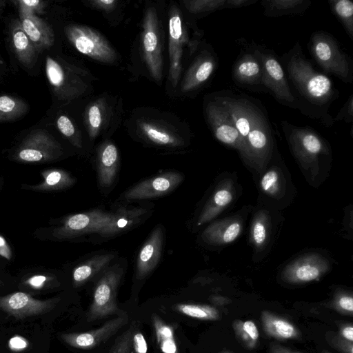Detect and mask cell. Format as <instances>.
Here are the masks:
<instances>
[{
  "label": "cell",
  "mask_w": 353,
  "mask_h": 353,
  "mask_svg": "<svg viewBox=\"0 0 353 353\" xmlns=\"http://www.w3.org/2000/svg\"><path fill=\"white\" fill-rule=\"evenodd\" d=\"M279 59L296 100V110L324 127H332L334 123L330 108L339 97L332 80L315 69L299 41Z\"/></svg>",
  "instance_id": "cell-1"
},
{
  "label": "cell",
  "mask_w": 353,
  "mask_h": 353,
  "mask_svg": "<svg viewBox=\"0 0 353 353\" xmlns=\"http://www.w3.org/2000/svg\"><path fill=\"white\" fill-rule=\"evenodd\" d=\"M307 47L314 61L323 72L334 75L345 83H352V58L332 34L323 30L314 32Z\"/></svg>",
  "instance_id": "cell-2"
},
{
  "label": "cell",
  "mask_w": 353,
  "mask_h": 353,
  "mask_svg": "<svg viewBox=\"0 0 353 353\" xmlns=\"http://www.w3.org/2000/svg\"><path fill=\"white\" fill-rule=\"evenodd\" d=\"M112 212L101 209L70 214L54 221L48 227L39 228L34 236L41 241H61L94 233L110 219Z\"/></svg>",
  "instance_id": "cell-3"
},
{
  "label": "cell",
  "mask_w": 353,
  "mask_h": 353,
  "mask_svg": "<svg viewBox=\"0 0 353 353\" xmlns=\"http://www.w3.org/2000/svg\"><path fill=\"white\" fill-rule=\"evenodd\" d=\"M251 46L261 62L262 84L266 92L280 104L296 110V100L278 55L272 50L254 41Z\"/></svg>",
  "instance_id": "cell-4"
},
{
  "label": "cell",
  "mask_w": 353,
  "mask_h": 353,
  "mask_svg": "<svg viewBox=\"0 0 353 353\" xmlns=\"http://www.w3.org/2000/svg\"><path fill=\"white\" fill-rule=\"evenodd\" d=\"M61 144L47 130L30 132L9 154V159L19 163L43 164L61 158Z\"/></svg>",
  "instance_id": "cell-5"
},
{
  "label": "cell",
  "mask_w": 353,
  "mask_h": 353,
  "mask_svg": "<svg viewBox=\"0 0 353 353\" xmlns=\"http://www.w3.org/2000/svg\"><path fill=\"white\" fill-rule=\"evenodd\" d=\"M123 274V268L119 265L104 271L94 289L93 299L87 314L88 321L106 318L118 311L116 297Z\"/></svg>",
  "instance_id": "cell-6"
},
{
  "label": "cell",
  "mask_w": 353,
  "mask_h": 353,
  "mask_svg": "<svg viewBox=\"0 0 353 353\" xmlns=\"http://www.w3.org/2000/svg\"><path fill=\"white\" fill-rule=\"evenodd\" d=\"M65 34L75 49L94 60L112 63L117 53L108 40L98 31L90 27L71 24L67 26Z\"/></svg>",
  "instance_id": "cell-7"
},
{
  "label": "cell",
  "mask_w": 353,
  "mask_h": 353,
  "mask_svg": "<svg viewBox=\"0 0 353 353\" xmlns=\"http://www.w3.org/2000/svg\"><path fill=\"white\" fill-rule=\"evenodd\" d=\"M142 49L144 61L151 76L161 81L163 59L161 32L156 10L150 7L145 12L143 23Z\"/></svg>",
  "instance_id": "cell-8"
},
{
  "label": "cell",
  "mask_w": 353,
  "mask_h": 353,
  "mask_svg": "<svg viewBox=\"0 0 353 353\" xmlns=\"http://www.w3.org/2000/svg\"><path fill=\"white\" fill-rule=\"evenodd\" d=\"M204 114L214 137L221 143L239 150L240 138L233 120L214 94L205 100Z\"/></svg>",
  "instance_id": "cell-9"
},
{
  "label": "cell",
  "mask_w": 353,
  "mask_h": 353,
  "mask_svg": "<svg viewBox=\"0 0 353 353\" xmlns=\"http://www.w3.org/2000/svg\"><path fill=\"white\" fill-rule=\"evenodd\" d=\"M232 79L234 84L252 92H266L262 84V65L251 44L245 46L232 65Z\"/></svg>",
  "instance_id": "cell-10"
},
{
  "label": "cell",
  "mask_w": 353,
  "mask_h": 353,
  "mask_svg": "<svg viewBox=\"0 0 353 353\" xmlns=\"http://www.w3.org/2000/svg\"><path fill=\"white\" fill-rule=\"evenodd\" d=\"M45 70L48 81L58 98L72 99L83 92L82 81L63 61L48 56Z\"/></svg>",
  "instance_id": "cell-11"
},
{
  "label": "cell",
  "mask_w": 353,
  "mask_h": 353,
  "mask_svg": "<svg viewBox=\"0 0 353 353\" xmlns=\"http://www.w3.org/2000/svg\"><path fill=\"white\" fill-rule=\"evenodd\" d=\"M59 301V297L39 300L25 292H14L0 296V310L17 319H23L51 311Z\"/></svg>",
  "instance_id": "cell-12"
},
{
  "label": "cell",
  "mask_w": 353,
  "mask_h": 353,
  "mask_svg": "<svg viewBox=\"0 0 353 353\" xmlns=\"http://www.w3.org/2000/svg\"><path fill=\"white\" fill-rule=\"evenodd\" d=\"M177 172H166L142 181L127 190L121 198L127 201L152 199L174 190L183 181Z\"/></svg>",
  "instance_id": "cell-13"
},
{
  "label": "cell",
  "mask_w": 353,
  "mask_h": 353,
  "mask_svg": "<svg viewBox=\"0 0 353 353\" xmlns=\"http://www.w3.org/2000/svg\"><path fill=\"white\" fill-rule=\"evenodd\" d=\"M128 321L126 313L106 321L101 327L81 333L61 334V339L69 345L79 349H92L105 342Z\"/></svg>",
  "instance_id": "cell-14"
},
{
  "label": "cell",
  "mask_w": 353,
  "mask_h": 353,
  "mask_svg": "<svg viewBox=\"0 0 353 353\" xmlns=\"http://www.w3.org/2000/svg\"><path fill=\"white\" fill-rule=\"evenodd\" d=\"M217 66L218 57L213 49L210 47L202 49L182 81V92L200 89L210 81Z\"/></svg>",
  "instance_id": "cell-15"
},
{
  "label": "cell",
  "mask_w": 353,
  "mask_h": 353,
  "mask_svg": "<svg viewBox=\"0 0 353 353\" xmlns=\"http://www.w3.org/2000/svg\"><path fill=\"white\" fill-rule=\"evenodd\" d=\"M187 40L180 13L177 8L173 7L169 19V77L174 88L176 86L181 73L183 46Z\"/></svg>",
  "instance_id": "cell-16"
},
{
  "label": "cell",
  "mask_w": 353,
  "mask_h": 353,
  "mask_svg": "<svg viewBox=\"0 0 353 353\" xmlns=\"http://www.w3.org/2000/svg\"><path fill=\"white\" fill-rule=\"evenodd\" d=\"M163 230L157 225L141 248L136 263V276L143 279L157 267L161 256Z\"/></svg>",
  "instance_id": "cell-17"
},
{
  "label": "cell",
  "mask_w": 353,
  "mask_h": 353,
  "mask_svg": "<svg viewBox=\"0 0 353 353\" xmlns=\"http://www.w3.org/2000/svg\"><path fill=\"white\" fill-rule=\"evenodd\" d=\"M19 10L22 29L38 52L51 47L54 35L50 26L35 14L21 8Z\"/></svg>",
  "instance_id": "cell-18"
},
{
  "label": "cell",
  "mask_w": 353,
  "mask_h": 353,
  "mask_svg": "<svg viewBox=\"0 0 353 353\" xmlns=\"http://www.w3.org/2000/svg\"><path fill=\"white\" fill-rule=\"evenodd\" d=\"M326 270L327 265L323 261L309 256L289 265L284 272V277L292 283H308L318 280Z\"/></svg>",
  "instance_id": "cell-19"
},
{
  "label": "cell",
  "mask_w": 353,
  "mask_h": 353,
  "mask_svg": "<svg viewBox=\"0 0 353 353\" xmlns=\"http://www.w3.org/2000/svg\"><path fill=\"white\" fill-rule=\"evenodd\" d=\"M42 180L37 184L21 185L25 190L37 192H52L65 190L76 183V179L68 172L57 168H48L41 172Z\"/></svg>",
  "instance_id": "cell-20"
},
{
  "label": "cell",
  "mask_w": 353,
  "mask_h": 353,
  "mask_svg": "<svg viewBox=\"0 0 353 353\" xmlns=\"http://www.w3.org/2000/svg\"><path fill=\"white\" fill-rule=\"evenodd\" d=\"M146 210L141 208H121L112 212L110 219L97 233L102 237H111L130 229L141 221Z\"/></svg>",
  "instance_id": "cell-21"
},
{
  "label": "cell",
  "mask_w": 353,
  "mask_h": 353,
  "mask_svg": "<svg viewBox=\"0 0 353 353\" xmlns=\"http://www.w3.org/2000/svg\"><path fill=\"white\" fill-rule=\"evenodd\" d=\"M262 327L269 337L279 341L297 340L301 336L299 329L289 320L270 311L261 313Z\"/></svg>",
  "instance_id": "cell-22"
},
{
  "label": "cell",
  "mask_w": 353,
  "mask_h": 353,
  "mask_svg": "<svg viewBox=\"0 0 353 353\" xmlns=\"http://www.w3.org/2000/svg\"><path fill=\"white\" fill-rule=\"evenodd\" d=\"M119 152L111 142L103 143L99 148L97 158V174L99 185L110 187L114 181L119 166Z\"/></svg>",
  "instance_id": "cell-23"
},
{
  "label": "cell",
  "mask_w": 353,
  "mask_h": 353,
  "mask_svg": "<svg viewBox=\"0 0 353 353\" xmlns=\"http://www.w3.org/2000/svg\"><path fill=\"white\" fill-rule=\"evenodd\" d=\"M114 258L112 253L94 256L78 264L72 270V277L75 287L81 286L105 270Z\"/></svg>",
  "instance_id": "cell-24"
},
{
  "label": "cell",
  "mask_w": 353,
  "mask_h": 353,
  "mask_svg": "<svg viewBox=\"0 0 353 353\" xmlns=\"http://www.w3.org/2000/svg\"><path fill=\"white\" fill-rule=\"evenodd\" d=\"M11 34L12 47L18 60L26 68L33 67L39 52L24 32L19 21L14 23Z\"/></svg>",
  "instance_id": "cell-25"
},
{
  "label": "cell",
  "mask_w": 353,
  "mask_h": 353,
  "mask_svg": "<svg viewBox=\"0 0 353 353\" xmlns=\"http://www.w3.org/2000/svg\"><path fill=\"white\" fill-rule=\"evenodd\" d=\"M263 14L267 17H279L302 14L311 6L310 0H263Z\"/></svg>",
  "instance_id": "cell-26"
},
{
  "label": "cell",
  "mask_w": 353,
  "mask_h": 353,
  "mask_svg": "<svg viewBox=\"0 0 353 353\" xmlns=\"http://www.w3.org/2000/svg\"><path fill=\"white\" fill-rule=\"evenodd\" d=\"M138 125L142 134L157 145L179 147L183 144V139L176 134L155 123L141 121Z\"/></svg>",
  "instance_id": "cell-27"
},
{
  "label": "cell",
  "mask_w": 353,
  "mask_h": 353,
  "mask_svg": "<svg viewBox=\"0 0 353 353\" xmlns=\"http://www.w3.org/2000/svg\"><path fill=\"white\" fill-rule=\"evenodd\" d=\"M241 231L238 221L218 222L209 226L203 233V239L211 243H229L236 239Z\"/></svg>",
  "instance_id": "cell-28"
},
{
  "label": "cell",
  "mask_w": 353,
  "mask_h": 353,
  "mask_svg": "<svg viewBox=\"0 0 353 353\" xmlns=\"http://www.w3.org/2000/svg\"><path fill=\"white\" fill-rule=\"evenodd\" d=\"M152 323L157 343L163 353H179L174 339V327L166 324L159 316H152Z\"/></svg>",
  "instance_id": "cell-29"
},
{
  "label": "cell",
  "mask_w": 353,
  "mask_h": 353,
  "mask_svg": "<svg viewBox=\"0 0 353 353\" xmlns=\"http://www.w3.org/2000/svg\"><path fill=\"white\" fill-rule=\"evenodd\" d=\"M232 328L238 341L247 350L256 347L259 340V332L256 323L251 320H234Z\"/></svg>",
  "instance_id": "cell-30"
},
{
  "label": "cell",
  "mask_w": 353,
  "mask_h": 353,
  "mask_svg": "<svg viewBox=\"0 0 353 353\" xmlns=\"http://www.w3.org/2000/svg\"><path fill=\"white\" fill-rule=\"evenodd\" d=\"M232 199V194L230 190L221 188L217 190L201 213L198 225H201L213 219Z\"/></svg>",
  "instance_id": "cell-31"
},
{
  "label": "cell",
  "mask_w": 353,
  "mask_h": 353,
  "mask_svg": "<svg viewBox=\"0 0 353 353\" xmlns=\"http://www.w3.org/2000/svg\"><path fill=\"white\" fill-rule=\"evenodd\" d=\"M58 279L54 272L46 268H35L27 272L21 279V284L33 290H42L56 285Z\"/></svg>",
  "instance_id": "cell-32"
},
{
  "label": "cell",
  "mask_w": 353,
  "mask_h": 353,
  "mask_svg": "<svg viewBox=\"0 0 353 353\" xmlns=\"http://www.w3.org/2000/svg\"><path fill=\"white\" fill-rule=\"evenodd\" d=\"M28 110V105L23 100L10 95L0 96V122L16 120Z\"/></svg>",
  "instance_id": "cell-33"
},
{
  "label": "cell",
  "mask_w": 353,
  "mask_h": 353,
  "mask_svg": "<svg viewBox=\"0 0 353 353\" xmlns=\"http://www.w3.org/2000/svg\"><path fill=\"white\" fill-rule=\"evenodd\" d=\"M174 310L183 315L203 321H218L221 314L214 306L203 304L179 303Z\"/></svg>",
  "instance_id": "cell-34"
},
{
  "label": "cell",
  "mask_w": 353,
  "mask_h": 353,
  "mask_svg": "<svg viewBox=\"0 0 353 353\" xmlns=\"http://www.w3.org/2000/svg\"><path fill=\"white\" fill-rule=\"evenodd\" d=\"M331 12L342 24L345 31L353 39V2L350 0H329Z\"/></svg>",
  "instance_id": "cell-35"
},
{
  "label": "cell",
  "mask_w": 353,
  "mask_h": 353,
  "mask_svg": "<svg viewBox=\"0 0 353 353\" xmlns=\"http://www.w3.org/2000/svg\"><path fill=\"white\" fill-rule=\"evenodd\" d=\"M226 0H194L184 1V6L193 14H209L216 10L225 9Z\"/></svg>",
  "instance_id": "cell-36"
},
{
  "label": "cell",
  "mask_w": 353,
  "mask_h": 353,
  "mask_svg": "<svg viewBox=\"0 0 353 353\" xmlns=\"http://www.w3.org/2000/svg\"><path fill=\"white\" fill-rule=\"evenodd\" d=\"M103 116L102 106L99 103H94L88 108L86 121L90 138L94 139L97 136L102 125Z\"/></svg>",
  "instance_id": "cell-37"
},
{
  "label": "cell",
  "mask_w": 353,
  "mask_h": 353,
  "mask_svg": "<svg viewBox=\"0 0 353 353\" xmlns=\"http://www.w3.org/2000/svg\"><path fill=\"white\" fill-rule=\"evenodd\" d=\"M59 132L75 147L81 148V141L72 121L65 115H61L57 119Z\"/></svg>",
  "instance_id": "cell-38"
},
{
  "label": "cell",
  "mask_w": 353,
  "mask_h": 353,
  "mask_svg": "<svg viewBox=\"0 0 353 353\" xmlns=\"http://www.w3.org/2000/svg\"><path fill=\"white\" fill-rule=\"evenodd\" d=\"M330 307L343 315L352 316L353 314V296L347 292H340L335 295L330 303Z\"/></svg>",
  "instance_id": "cell-39"
},
{
  "label": "cell",
  "mask_w": 353,
  "mask_h": 353,
  "mask_svg": "<svg viewBox=\"0 0 353 353\" xmlns=\"http://www.w3.org/2000/svg\"><path fill=\"white\" fill-rule=\"evenodd\" d=\"M134 332L132 327L123 332L117 339L109 353H132Z\"/></svg>",
  "instance_id": "cell-40"
},
{
  "label": "cell",
  "mask_w": 353,
  "mask_h": 353,
  "mask_svg": "<svg viewBox=\"0 0 353 353\" xmlns=\"http://www.w3.org/2000/svg\"><path fill=\"white\" fill-rule=\"evenodd\" d=\"M327 343L340 353H353V342L348 341L338 334L327 332L325 334Z\"/></svg>",
  "instance_id": "cell-41"
},
{
  "label": "cell",
  "mask_w": 353,
  "mask_h": 353,
  "mask_svg": "<svg viewBox=\"0 0 353 353\" xmlns=\"http://www.w3.org/2000/svg\"><path fill=\"white\" fill-rule=\"evenodd\" d=\"M261 186L265 192L274 194L279 188V176L274 170L266 172L261 181Z\"/></svg>",
  "instance_id": "cell-42"
},
{
  "label": "cell",
  "mask_w": 353,
  "mask_h": 353,
  "mask_svg": "<svg viewBox=\"0 0 353 353\" xmlns=\"http://www.w3.org/2000/svg\"><path fill=\"white\" fill-rule=\"evenodd\" d=\"M338 121L352 123L353 121V94H350L336 115L333 117L334 123Z\"/></svg>",
  "instance_id": "cell-43"
},
{
  "label": "cell",
  "mask_w": 353,
  "mask_h": 353,
  "mask_svg": "<svg viewBox=\"0 0 353 353\" xmlns=\"http://www.w3.org/2000/svg\"><path fill=\"white\" fill-rule=\"evenodd\" d=\"M267 236V229L265 223L258 219L252 226V237L254 243L259 246L263 244Z\"/></svg>",
  "instance_id": "cell-44"
},
{
  "label": "cell",
  "mask_w": 353,
  "mask_h": 353,
  "mask_svg": "<svg viewBox=\"0 0 353 353\" xmlns=\"http://www.w3.org/2000/svg\"><path fill=\"white\" fill-rule=\"evenodd\" d=\"M19 8L23 9L32 13L41 12L45 7V3L39 0H21L17 1Z\"/></svg>",
  "instance_id": "cell-45"
},
{
  "label": "cell",
  "mask_w": 353,
  "mask_h": 353,
  "mask_svg": "<svg viewBox=\"0 0 353 353\" xmlns=\"http://www.w3.org/2000/svg\"><path fill=\"white\" fill-rule=\"evenodd\" d=\"M0 258L8 263L12 262L14 259L11 246L2 235H0Z\"/></svg>",
  "instance_id": "cell-46"
},
{
  "label": "cell",
  "mask_w": 353,
  "mask_h": 353,
  "mask_svg": "<svg viewBox=\"0 0 353 353\" xmlns=\"http://www.w3.org/2000/svg\"><path fill=\"white\" fill-rule=\"evenodd\" d=\"M133 347L136 353H147L148 345L141 332H135L133 334Z\"/></svg>",
  "instance_id": "cell-47"
},
{
  "label": "cell",
  "mask_w": 353,
  "mask_h": 353,
  "mask_svg": "<svg viewBox=\"0 0 353 353\" xmlns=\"http://www.w3.org/2000/svg\"><path fill=\"white\" fill-rule=\"evenodd\" d=\"M344 339L353 342V325L351 323H344L339 325V334Z\"/></svg>",
  "instance_id": "cell-48"
},
{
  "label": "cell",
  "mask_w": 353,
  "mask_h": 353,
  "mask_svg": "<svg viewBox=\"0 0 353 353\" xmlns=\"http://www.w3.org/2000/svg\"><path fill=\"white\" fill-rule=\"evenodd\" d=\"M257 0H226L225 8H241L253 5Z\"/></svg>",
  "instance_id": "cell-49"
},
{
  "label": "cell",
  "mask_w": 353,
  "mask_h": 353,
  "mask_svg": "<svg viewBox=\"0 0 353 353\" xmlns=\"http://www.w3.org/2000/svg\"><path fill=\"white\" fill-rule=\"evenodd\" d=\"M117 3L115 0H95L90 1V3L98 8L105 10H112Z\"/></svg>",
  "instance_id": "cell-50"
},
{
  "label": "cell",
  "mask_w": 353,
  "mask_h": 353,
  "mask_svg": "<svg viewBox=\"0 0 353 353\" xmlns=\"http://www.w3.org/2000/svg\"><path fill=\"white\" fill-rule=\"evenodd\" d=\"M269 353H303L293 350L279 343H271L270 344Z\"/></svg>",
  "instance_id": "cell-51"
},
{
  "label": "cell",
  "mask_w": 353,
  "mask_h": 353,
  "mask_svg": "<svg viewBox=\"0 0 353 353\" xmlns=\"http://www.w3.org/2000/svg\"><path fill=\"white\" fill-rule=\"evenodd\" d=\"M10 347L12 350H19L27 347V341L20 336H14L10 339L9 343Z\"/></svg>",
  "instance_id": "cell-52"
},
{
  "label": "cell",
  "mask_w": 353,
  "mask_h": 353,
  "mask_svg": "<svg viewBox=\"0 0 353 353\" xmlns=\"http://www.w3.org/2000/svg\"><path fill=\"white\" fill-rule=\"evenodd\" d=\"M210 299L213 304L219 306L225 305L230 302L228 299L219 296H212Z\"/></svg>",
  "instance_id": "cell-53"
},
{
  "label": "cell",
  "mask_w": 353,
  "mask_h": 353,
  "mask_svg": "<svg viewBox=\"0 0 353 353\" xmlns=\"http://www.w3.org/2000/svg\"><path fill=\"white\" fill-rule=\"evenodd\" d=\"M4 184V179L3 176H0V192H1V190L3 188Z\"/></svg>",
  "instance_id": "cell-54"
},
{
  "label": "cell",
  "mask_w": 353,
  "mask_h": 353,
  "mask_svg": "<svg viewBox=\"0 0 353 353\" xmlns=\"http://www.w3.org/2000/svg\"><path fill=\"white\" fill-rule=\"evenodd\" d=\"M219 353H233L229 350H223V351H221Z\"/></svg>",
  "instance_id": "cell-55"
},
{
  "label": "cell",
  "mask_w": 353,
  "mask_h": 353,
  "mask_svg": "<svg viewBox=\"0 0 353 353\" xmlns=\"http://www.w3.org/2000/svg\"><path fill=\"white\" fill-rule=\"evenodd\" d=\"M321 353H331V352L327 350H323Z\"/></svg>",
  "instance_id": "cell-56"
},
{
  "label": "cell",
  "mask_w": 353,
  "mask_h": 353,
  "mask_svg": "<svg viewBox=\"0 0 353 353\" xmlns=\"http://www.w3.org/2000/svg\"><path fill=\"white\" fill-rule=\"evenodd\" d=\"M3 1H0V9L1 8V7L3 6Z\"/></svg>",
  "instance_id": "cell-57"
},
{
  "label": "cell",
  "mask_w": 353,
  "mask_h": 353,
  "mask_svg": "<svg viewBox=\"0 0 353 353\" xmlns=\"http://www.w3.org/2000/svg\"><path fill=\"white\" fill-rule=\"evenodd\" d=\"M3 285V281L0 279V286Z\"/></svg>",
  "instance_id": "cell-58"
}]
</instances>
